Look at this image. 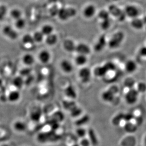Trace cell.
Here are the masks:
<instances>
[{
    "label": "cell",
    "instance_id": "6da1fadb",
    "mask_svg": "<svg viewBox=\"0 0 146 146\" xmlns=\"http://www.w3.org/2000/svg\"><path fill=\"white\" fill-rule=\"evenodd\" d=\"M124 34L121 31L116 32L112 36V37L108 42V45L111 49L118 48L124 40Z\"/></svg>",
    "mask_w": 146,
    "mask_h": 146
},
{
    "label": "cell",
    "instance_id": "7a4b0ae2",
    "mask_svg": "<svg viewBox=\"0 0 146 146\" xmlns=\"http://www.w3.org/2000/svg\"><path fill=\"white\" fill-rule=\"evenodd\" d=\"M76 14L77 11L74 8L64 7L59 9L57 16L60 20L64 21L75 16Z\"/></svg>",
    "mask_w": 146,
    "mask_h": 146
},
{
    "label": "cell",
    "instance_id": "3957f363",
    "mask_svg": "<svg viewBox=\"0 0 146 146\" xmlns=\"http://www.w3.org/2000/svg\"><path fill=\"white\" fill-rule=\"evenodd\" d=\"M139 93L136 89L130 88L128 90L125 96V100L128 105L135 104L138 100Z\"/></svg>",
    "mask_w": 146,
    "mask_h": 146
},
{
    "label": "cell",
    "instance_id": "277c9868",
    "mask_svg": "<svg viewBox=\"0 0 146 146\" xmlns=\"http://www.w3.org/2000/svg\"><path fill=\"white\" fill-rule=\"evenodd\" d=\"M42 114L43 112L41 108L39 106H35L31 110L29 113V117L32 121L37 123L41 118Z\"/></svg>",
    "mask_w": 146,
    "mask_h": 146
},
{
    "label": "cell",
    "instance_id": "5b68a950",
    "mask_svg": "<svg viewBox=\"0 0 146 146\" xmlns=\"http://www.w3.org/2000/svg\"><path fill=\"white\" fill-rule=\"evenodd\" d=\"M124 11L126 16L132 19L137 18L139 15V10L138 8L133 5L127 6Z\"/></svg>",
    "mask_w": 146,
    "mask_h": 146
},
{
    "label": "cell",
    "instance_id": "8992f818",
    "mask_svg": "<svg viewBox=\"0 0 146 146\" xmlns=\"http://www.w3.org/2000/svg\"><path fill=\"white\" fill-rule=\"evenodd\" d=\"M3 34L4 36L11 40H15L18 37V34L15 29L10 26H6L3 29Z\"/></svg>",
    "mask_w": 146,
    "mask_h": 146
},
{
    "label": "cell",
    "instance_id": "52a82bcc",
    "mask_svg": "<svg viewBox=\"0 0 146 146\" xmlns=\"http://www.w3.org/2000/svg\"><path fill=\"white\" fill-rule=\"evenodd\" d=\"M79 76L83 83L88 82L91 78V70L88 68H82L79 72Z\"/></svg>",
    "mask_w": 146,
    "mask_h": 146
},
{
    "label": "cell",
    "instance_id": "ba28073f",
    "mask_svg": "<svg viewBox=\"0 0 146 146\" xmlns=\"http://www.w3.org/2000/svg\"><path fill=\"white\" fill-rule=\"evenodd\" d=\"M75 51L78 53L79 54L87 55L90 53L91 50L90 46L85 43H80L79 44L76 46Z\"/></svg>",
    "mask_w": 146,
    "mask_h": 146
},
{
    "label": "cell",
    "instance_id": "9c48e42d",
    "mask_svg": "<svg viewBox=\"0 0 146 146\" xmlns=\"http://www.w3.org/2000/svg\"><path fill=\"white\" fill-rule=\"evenodd\" d=\"M96 13V8L93 4H89L84 8L83 13V15L87 19H90L94 16Z\"/></svg>",
    "mask_w": 146,
    "mask_h": 146
},
{
    "label": "cell",
    "instance_id": "30bf717a",
    "mask_svg": "<svg viewBox=\"0 0 146 146\" xmlns=\"http://www.w3.org/2000/svg\"><path fill=\"white\" fill-rule=\"evenodd\" d=\"M13 127L14 130L18 132H24L28 128L26 123L21 120L15 121L13 124Z\"/></svg>",
    "mask_w": 146,
    "mask_h": 146
},
{
    "label": "cell",
    "instance_id": "8fae6325",
    "mask_svg": "<svg viewBox=\"0 0 146 146\" xmlns=\"http://www.w3.org/2000/svg\"><path fill=\"white\" fill-rule=\"evenodd\" d=\"M61 68L62 71L66 73H70L72 72L73 66L72 63L67 60H64L60 64Z\"/></svg>",
    "mask_w": 146,
    "mask_h": 146
},
{
    "label": "cell",
    "instance_id": "7c38bea8",
    "mask_svg": "<svg viewBox=\"0 0 146 146\" xmlns=\"http://www.w3.org/2000/svg\"><path fill=\"white\" fill-rule=\"evenodd\" d=\"M21 97L19 91L18 90H14L10 92L7 95V100L11 103H16L19 101Z\"/></svg>",
    "mask_w": 146,
    "mask_h": 146
},
{
    "label": "cell",
    "instance_id": "4fadbf2b",
    "mask_svg": "<svg viewBox=\"0 0 146 146\" xmlns=\"http://www.w3.org/2000/svg\"><path fill=\"white\" fill-rule=\"evenodd\" d=\"M106 44V38L105 36H101L96 43L94 48L97 52H100L103 50Z\"/></svg>",
    "mask_w": 146,
    "mask_h": 146
},
{
    "label": "cell",
    "instance_id": "5bb4252c",
    "mask_svg": "<svg viewBox=\"0 0 146 146\" xmlns=\"http://www.w3.org/2000/svg\"><path fill=\"white\" fill-rule=\"evenodd\" d=\"M131 26L132 28L137 30H140L144 27L143 19H141L140 18H134L132 19L131 21Z\"/></svg>",
    "mask_w": 146,
    "mask_h": 146
},
{
    "label": "cell",
    "instance_id": "9a60e30c",
    "mask_svg": "<svg viewBox=\"0 0 146 146\" xmlns=\"http://www.w3.org/2000/svg\"><path fill=\"white\" fill-rule=\"evenodd\" d=\"M63 46L64 49L68 52H72L75 51L76 46L72 40L67 39L64 42Z\"/></svg>",
    "mask_w": 146,
    "mask_h": 146
},
{
    "label": "cell",
    "instance_id": "2e32d148",
    "mask_svg": "<svg viewBox=\"0 0 146 146\" xmlns=\"http://www.w3.org/2000/svg\"><path fill=\"white\" fill-rule=\"evenodd\" d=\"M39 59L43 64H46L49 62L51 58V54L46 50L42 51L39 54Z\"/></svg>",
    "mask_w": 146,
    "mask_h": 146
},
{
    "label": "cell",
    "instance_id": "e0dca14e",
    "mask_svg": "<svg viewBox=\"0 0 146 146\" xmlns=\"http://www.w3.org/2000/svg\"><path fill=\"white\" fill-rule=\"evenodd\" d=\"M137 68V64L133 60H129L125 64V69L128 73H133L136 70Z\"/></svg>",
    "mask_w": 146,
    "mask_h": 146
},
{
    "label": "cell",
    "instance_id": "ac0fdd59",
    "mask_svg": "<svg viewBox=\"0 0 146 146\" xmlns=\"http://www.w3.org/2000/svg\"><path fill=\"white\" fill-rule=\"evenodd\" d=\"M109 72L108 69L105 65L97 67L94 70V74L95 76L98 77H104Z\"/></svg>",
    "mask_w": 146,
    "mask_h": 146
},
{
    "label": "cell",
    "instance_id": "d6986e66",
    "mask_svg": "<svg viewBox=\"0 0 146 146\" xmlns=\"http://www.w3.org/2000/svg\"><path fill=\"white\" fill-rule=\"evenodd\" d=\"M13 86L18 90L22 88L24 85L25 84L23 78L21 76H17L13 80Z\"/></svg>",
    "mask_w": 146,
    "mask_h": 146
},
{
    "label": "cell",
    "instance_id": "ffe728a7",
    "mask_svg": "<svg viewBox=\"0 0 146 146\" xmlns=\"http://www.w3.org/2000/svg\"><path fill=\"white\" fill-rule=\"evenodd\" d=\"M65 95L70 99H75L77 97V93L74 88L72 85L68 86L64 90Z\"/></svg>",
    "mask_w": 146,
    "mask_h": 146
},
{
    "label": "cell",
    "instance_id": "44dd1931",
    "mask_svg": "<svg viewBox=\"0 0 146 146\" xmlns=\"http://www.w3.org/2000/svg\"><path fill=\"white\" fill-rule=\"evenodd\" d=\"M108 11L109 12L110 15L113 16L116 18H117L120 14L121 13L123 10H121L120 8L115 5H111L108 7Z\"/></svg>",
    "mask_w": 146,
    "mask_h": 146
},
{
    "label": "cell",
    "instance_id": "7402d4cb",
    "mask_svg": "<svg viewBox=\"0 0 146 146\" xmlns=\"http://www.w3.org/2000/svg\"><path fill=\"white\" fill-rule=\"evenodd\" d=\"M114 94L110 90H107L102 93V98L105 102H110L113 100Z\"/></svg>",
    "mask_w": 146,
    "mask_h": 146
},
{
    "label": "cell",
    "instance_id": "603a6c76",
    "mask_svg": "<svg viewBox=\"0 0 146 146\" xmlns=\"http://www.w3.org/2000/svg\"><path fill=\"white\" fill-rule=\"evenodd\" d=\"M58 41V37L56 35L53 33L46 36V43L48 46H52L56 44Z\"/></svg>",
    "mask_w": 146,
    "mask_h": 146
},
{
    "label": "cell",
    "instance_id": "cb8c5ba5",
    "mask_svg": "<svg viewBox=\"0 0 146 146\" xmlns=\"http://www.w3.org/2000/svg\"><path fill=\"white\" fill-rule=\"evenodd\" d=\"M88 58L87 56L78 54L75 59V62L77 65L78 66H82L85 65L87 62Z\"/></svg>",
    "mask_w": 146,
    "mask_h": 146
},
{
    "label": "cell",
    "instance_id": "d4e9b609",
    "mask_svg": "<svg viewBox=\"0 0 146 146\" xmlns=\"http://www.w3.org/2000/svg\"><path fill=\"white\" fill-rule=\"evenodd\" d=\"M22 61L25 65L31 66L35 62V58L31 54H26L22 58Z\"/></svg>",
    "mask_w": 146,
    "mask_h": 146
},
{
    "label": "cell",
    "instance_id": "484cf974",
    "mask_svg": "<svg viewBox=\"0 0 146 146\" xmlns=\"http://www.w3.org/2000/svg\"><path fill=\"white\" fill-rule=\"evenodd\" d=\"M64 119V113L61 111H57L53 113L52 115V120L57 123H60L62 122Z\"/></svg>",
    "mask_w": 146,
    "mask_h": 146
},
{
    "label": "cell",
    "instance_id": "4316f807",
    "mask_svg": "<svg viewBox=\"0 0 146 146\" xmlns=\"http://www.w3.org/2000/svg\"><path fill=\"white\" fill-rule=\"evenodd\" d=\"M54 28L50 25H45L42 27L41 32L44 36H47L52 34Z\"/></svg>",
    "mask_w": 146,
    "mask_h": 146
},
{
    "label": "cell",
    "instance_id": "83f0119b",
    "mask_svg": "<svg viewBox=\"0 0 146 146\" xmlns=\"http://www.w3.org/2000/svg\"><path fill=\"white\" fill-rule=\"evenodd\" d=\"M124 130H125L127 132L132 133L136 131L137 129V127L135 124H134L131 121L127 122L124 125Z\"/></svg>",
    "mask_w": 146,
    "mask_h": 146
},
{
    "label": "cell",
    "instance_id": "f1b7e54d",
    "mask_svg": "<svg viewBox=\"0 0 146 146\" xmlns=\"http://www.w3.org/2000/svg\"><path fill=\"white\" fill-rule=\"evenodd\" d=\"M87 134H88L89 136V140L91 144H93L94 145H96L98 143V139L95 133L94 132L93 130H90L88 131L87 133Z\"/></svg>",
    "mask_w": 146,
    "mask_h": 146
},
{
    "label": "cell",
    "instance_id": "f546056e",
    "mask_svg": "<svg viewBox=\"0 0 146 146\" xmlns=\"http://www.w3.org/2000/svg\"><path fill=\"white\" fill-rule=\"evenodd\" d=\"M22 41L25 44H32L35 42L33 36L29 34L25 35L22 37Z\"/></svg>",
    "mask_w": 146,
    "mask_h": 146
},
{
    "label": "cell",
    "instance_id": "4dcf8cb0",
    "mask_svg": "<svg viewBox=\"0 0 146 146\" xmlns=\"http://www.w3.org/2000/svg\"><path fill=\"white\" fill-rule=\"evenodd\" d=\"M44 35L41 31H37L34 34L33 36V39L35 42L41 43L43 41L44 38Z\"/></svg>",
    "mask_w": 146,
    "mask_h": 146
},
{
    "label": "cell",
    "instance_id": "1f68e13d",
    "mask_svg": "<svg viewBox=\"0 0 146 146\" xmlns=\"http://www.w3.org/2000/svg\"><path fill=\"white\" fill-rule=\"evenodd\" d=\"M21 15H22V13L21 11L17 9H13L11 10V11L10 13V15L11 18L15 20H17L21 18Z\"/></svg>",
    "mask_w": 146,
    "mask_h": 146
},
{
    "label": "cell",
    "instance_id": "d6a6232c",
    "mask_svg": "<svg viewBox=\"0 0 146 146\" xmlns=\"http://www.w3.org/2000/svg\"><path fill=\"white\" fill-rule=\"evenodd\" d=\"M26 21L25 19L22 18L16 20L15 23L16 27L19 29H23L26 26Z\"/></svg>",
    "mask_w": 146,
    "mask_h": 146
},
{
    "label": "cell",
    "instance_id": "836d02e7",
    "mask_svg": "<svg viewBox=\"0 0 146 146\" xmlns=\"http://www.w3.org/2000/svg\"><path fill=\"white\" fill-rule=\"evenodd\" d=\"M76 106V104L73 101H64L63 102V107L66 110H68L70 111L73 108Z\"/></svg>",
    "mask_w": 146,
    "mask_h": 146
},
{
    "label": "cell",
    "instance_id": "e575fe53",
    "mask_svg": "<svg viewBox=\"0 0 146 146\" xmlns=\"http://www.w3.org/2000/svg\"><path fill=\"white\" fill-rule=\"evenodd\" d=\"M87 133H88V131L87 130L82 127H79L76 130V131L77 136L81 139L85 138V137L87 134Z\"/></svg>",
    "mask_w": 146,
    "mask_h": 146
},
{
    "label": "cell",
    "instance_id": "d590c367",
    "mask_svg": "<svg viewBox=\"0 0 146 146\" xmlns=\"http://www.w3.org/2000/svg\"><path fill=\"white\" fill-rule=\"evenodd\" d=\"M110 14L108 11L106 10H101L98 13V17L99 19L103 21L105 19H109V17H110Z\"/></svg>",
    "mask_w": 146,
    "mask_h": 146
},
{
    "label": "cell",
    "instance_id": "8d00e7d4",
    "mask_svg": "<svg viewBox=\"0 0 146 146\" xmlns=\"http://www.w3.org/2000/svg\"><path fill=\"white\" fill-rule=\"evenodd\" d=\"M110 26L111 21L110 20V19L103 20L101 22V28H102V29L105 30V31H106L107 29H108L110 27Z\"/></svg>",
    "mask_w": 146,
    "mask_h": 146
},
{
    "label": "cell",
    "instance_id": "74e56055",
    "mask_svg": "<svg viewBox=\"0 0 146 146\" xmlns=\"http://www.w3.org/2000/svg\"><path fill=\"white\" fill-rule=\"evenodd\" d=\"M32 70L31 68H25L24 69H22L20 71L19 74H20V76H21L22 77H26L29 76L31 75Z\"/></svg>",
    "mask_w": 146,
    "mask_h": 146
},
{
    "label": "cell",
    "instance_id": "f35d334b",
    "mask_svg": "<svg viewBox=\"0 0 146 146\" xmlns=\"http://www.w3.org/2000/svg\"><path fill=\"white\" fill-rule=\"evenodd\" d=\"M70 114L72 115V116L74 117H77L81 114L82 110L80 108H79L76 106L75 108H73V109L70 111Z\"/></svg>",
    "mask_w": 146,
    "mask_h": 146
},
{
    "label": "cell",
    "instance_id": "ab89813d",
    "mask_svg": "<svg viewBox=\"0 0 146 146\" xmlns=\"http://www.w3.org/2000/svg\"><path fill=\"white\" fill-rule=\"evenodd\" d=\"M7 8L4 5H0V21H3L7 13Z\"/></svg>",
    "mask_w": 146,
    "mask_h": 146
},
{
    "label": "cell",
    "instance_id": "60d3db41",
    "mask_svg": "<svg viewBox=\"0 0 146 146\" xmlns=\"http://www.w3.org/2000/svg\"><path fill=\"white\" fill-rule=\"evenodd\" d=\"M134 84H135V81L132 78H127L124 81V85L129 89L133 88Z\"/></svg>",
    "mask_w": 146,
    "mask_h": 146
},
{
    "label": "cell",
    "instance_id": "b9f144b4",
    "mask_svg": "<svg viewBox=\"0 0 146 146\" xmlns=\"http://www.w3.org/2000/svg\"><path fill=\"white\" fill-rule=\"evenodd\" d=\"M139 93H144L146 91V84L145 83L139 82L137 86V89Z\"/></svg>",
    "mask_w": 146,
    "mask_h": 146
},
{
    "label": "cell",
    "instance_id": "7bdbcfd3",
    "mask_svg": "<svg viewBox=\"0 0 146 146\" xmlns=\"http://www.w3.org/2000/svg\"><path fill=\"white\" fill-rule=\"evenodd\" d=\"M89 120V117L88 116H83L80 120H78L76 122V124L78 126H81L82 124L87 123Z\"/></svg>",
    "mask_w": 146,
    "mask_h": 146
},
{
    "label": "cell",
    "instance_id": "ee69618b",
    "mask_svg": "<svg viewBox=\"0 0 146 146\" xmlns=\"http://www.w3.org/2000/svg\"><path fill=\"white\" fill-rule=\"evenodd\" d=\"M59 9L58 8L57 6H54L50 10V13L51 16H55L58 15V11H59Z\"/></svg>",
    "mask_w": 146,
    "mask_h": 146
},
{
    "label": "cell",
    "instance_id": "f6af8a7d",
    "mask_svg": "<svg viewBox=\"0 0 146 146\" xmlns=\"http://www.w3.org/2000/svg\"><path fill=\"white\" fill-rule=\"evenodd\" d=\"M90 144L91 143L90 142V140L85 138L82 139L80 143V146H90Z\"/></svg>",
    "mask_w": 146,
    "mask_h": 146
},
{
    "label": "cell",
    "instance_id": "bcb514c9",
    "mask_svg": "<svg viewBox=\"0 0 146 146\" xmlns=\"http://www.w3.org/2000/svg\"><path fill=\"white\" fill-rule=\"evenodd\" d=\"M139 54V55L143 57H146V46H143L140 48Z\"/></svg>",
    "mask_w": 146,
    "mask_h": 146
},
{
    "label": "cell",
    "instance_id": "7dc6e473",
    "mask_svg": "<svg viewBox=\"0 0 146 146\" xmlns=\"http://www.w3.org/2000/svg\"><path fill=\"white\" fill-rule=\"evenodd\" d=\"M126 17V15L125 13H124V11H123L120 14V15L117 17V19H118L119 21H124Z\"/></svg>",
    "mask_w": 146,
    "mask_h": 146
},
{
    "label": "cell",
    "instance_id": "c3c4849f",
    "mask_svg": "<svg viewBox=\"0 0 146 146\" xmlns=\"http://www.w3.org/2000/svg\"><path fill=\"white\" fill-rule=\"evenodd\" d=\"M34 80L33 76L31 75H30L29 76L27 77L26 79L24 80L25 81V84H30L32 82V81Z\"/></svg>",
    "mask_w": 146,
    "mask_h": 146
},
{
    "label": "cell",
    "instance_id": "681fc988",
    "mask_svg": "<svg viewBox=\"0 0 146 146\" xmlns=\"http://www.w3.org/2000/svg\"><path fill=\"white\" fill-rule=\"evenodd\" d=\"M143 21L144 24V27L146 28V17L145 18L143 19Z\"/></svg>",
    "mask_w": 146,
    "mask_h": 146
},
{
    "label": "cell",
    "instance_id": "f907efd6",
    "mask_svg": "<svg viewBox=\"0 0 146 146\" xmlns=\"http://www.w3.org/2000/svg\"><path fill=\"white\" fill-rule=\"evenodd\" d=\"M3 81L1 78H0V88L3 86Z\"/></svg>",
    "mask_w": 146,
    "mask_h": 146
},
{
    "label": "cell",
    "instance_id": "816d5d0a",
    "mask_svg": "<svg viewBox=\"0 0 146 146\" xmlns=\"http://www.w3.org/2000/svg\"><path fill=\"white\" fill-rule=\"evenodd\" d=\"M144 146H146V135L144 138Z\"/></svg>",
    "mask_w": 146,
    "mask_h": 146
},
{
    "label": "cell",
    "instance_id": "f5cc1de1",
    "mask_svg": "<svg viewBox=\"0 0 146 146\" xmlns=\"http://www.w3.org/2000/svg\"><path fill=\"white\" fill-rule=\"evenodd\" d=\"M0 146H9L8 144H2V145H1Z\"/></svg>",
    "mask_w": 146,
    "mask_h": 146
},
{
    "label": "cell",
    "instance_id": "db71d44e",
    "mask_svg": "<svg viewBox=\"0 0 146 146\" xmlns=\"http://www.w3.org/2000/svg\"><path fill=\"white\" fill-rule=\"evenodd\" d=\"M72 146H80V144H75L74 145H73Z\"/></svg>",
    "mask_w": 146,
    "mask_h": 146
},
{
    "label": "cell",
    "instance_id": "11a10c76",
    "mask_svg": "<svg viewBox=\"0 0 146 146\" xmlns=\"http://www.w3.org/2000/svg\"><path fill=\"white\" fill-rule=\"evenodd\" d=\"M114 1H120V0H114Z\"/></svg>",
    "mask_w": 146,
    "mask_h": 146
}]
</instances>
